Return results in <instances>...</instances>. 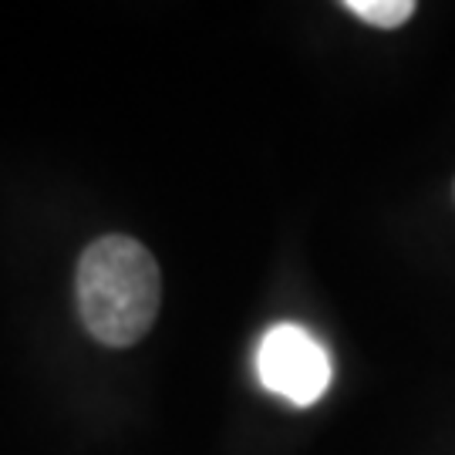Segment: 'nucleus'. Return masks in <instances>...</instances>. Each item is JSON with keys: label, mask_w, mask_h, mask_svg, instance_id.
Instances as JSON below:
<instances>
[{"label": "nucleus", "mask_w": 455, "mask_h": 455, "mask_svg": "<svg viewBox=\"0 0 455 455\" xmlns=\"http://www.w3.org/2000/svg\"><path fill=\"white\" fill-rule=\"evenodd\" d=\"M344 11L364 20V24H371V28L395 31V28L411 20L415 4L411 0H344Z\"/></svg>", "instance_id": "7ed1b4c3"}, {"label": "nucleus", "mask_w": 455, "mask_h": 455, "mask_svg": "<svg viewBox=\"0 0 455 455\" xmlns=\"http://www.w3.org/2000/svg\"><path fill=\"white\" fill-rule=\"evenodd\" d=\"M78 314L88 334L108 347L142 341L159 314V263L132 236H101L78 263Z\"/></svg>", "instance_id": "f257e3e1"}, {"label": "nucleus", "mask_w": 455, "mask_h": 455, "mask_svg": "<svg viewBox=\"0 0 455 455\" xmlns=\"http://www.w3.org/2000/svg\"><path fill=\"white\" fill-rule=\"evenodd\" d=\"M257 374L263 388L307 408L324 398L331 385V358L324 344L300 324H276L263 334L257 351Z\"/></svg>", "instance_id": "f03ea898"}]
</instances>
